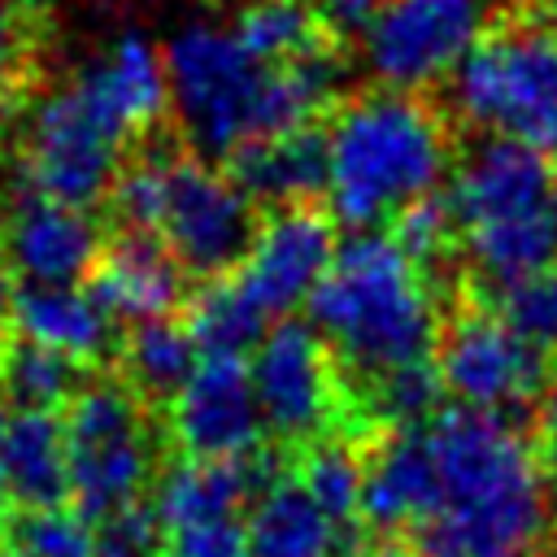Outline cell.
I'll return each instance as SVG.
<instances>
[{"instance_id": "obj_1", "label": "cell", "mask_w": 557, "mask_h": 557, "mask_svg": "<svg viewBox=\"0 0 557 557\" xmlns=\"http://www.w3.org/2000/svg\"><path fill=\"white\" fill-rule=\"evenodd\" d=\"M174 117L196 157H235L244 144L309 126L344 87V65L313 44L283 65L257 61L231 26L187 22L165 44Z\"/></svg>"}, {"instance_id": "obj_2", "label": "cell", "mask_w": 557, "mask_h": 557, "mask_svg": "<svg viewBox=\"0 0 557 557\" xmlns=\"http://www.w3.org/2000/svg\"><path fill=\"white\" fill-rule=\"evenodd\" d=\"M440 466V509L413 531L418 557H535L548 531V487L531 440L509 413L444 409L426 422Z\"/></svg>"}, {"instance_id": "obj_3", "label": "cell", "mask_w": 557, "mask_h": 557, "mask_svg": "<svg viewBox=\"0 0 557 557\" xmlns=\"http://www.w3.org/2000/svg\"><path fill=\"white\" fill-rule=\"evenodd\" d=\"M309 326L366 379L426 361L440 339L426 265L387 231H352L309 296Z\"/></svg>"}, {"instance_id": "obj_4", "label": "cell", "mask_w": 557, "mask_h": 557, "mask_svg": "<svg viewBox=\"0 0 557 557\" xmlns=\"http://www.w3.org/2000/svg\"><path fill=\"white\" fill-rule=\"evenodd\" d=\"M444 170V117L409 91H366L326 126V200L352 231H374L435 196Z\"/></svg>"}, {"instance_id": "obj_5", "label": "cell", "mask_w": 557, "mask_h": 557, "mask_svg": "<svg viewBox=\"0 0 557 557\" xmlns=\"http://www.w3.org/2000/svg\"><path fill=\"white\" fill-rule=\"evenodd\" d=\"M470 265L509 287L557 265V165L544 148L487 135L453 170L444 196Z\"/></svg>"}, {"instance_id": "obj_6", "label": "cell", "mask_w": 557, "mask_h": 557, "mask_svg": "<svg viewBox=\"0 0 557 557\" xmlns=\"http://www.w3.org/2000/svg\"><path fill=\"white\" fill-rule=\"evenodd\" d=\"M131 135L135 126L83 65L65 87L48 91L30 109L22 144V187L87 209L113 191Z\"/></svg>"}, {"instance_id": "obj_7", "label": "cell", "mask_w": 557, "mask_h": 557, "mask_svg": "<svg viewBox=\"0 0 557 557\" xmlns=\"http://www.w3.org/2000/svg\"><path fill=\"white\" fill-rule=\"evenodd\" d=\"M448 100L470 126L557 152V39L535 26L487 30L448 74Z\"/></svg>"}, {"instance_id": "obj_8", "label": "cell", "mask_w": 557, "mask_h": 557, "mask_svg": "<svg viewBox=\"0 0 557 557\" xmlns=\"http://www.w3.org/2000/svg\"><path fill=\"white\" fill-rule=\"evenodd\" d=\"M65 466L70 496L78 513L104 522L131 505L152 483L157 444L144 418V396L131 383H87L65 413Z\"/></svg>"}, {"instance_id": "obj_9", "label": "cell", "mask_w": 557, "mask_h": 557, "mask_svg": "<svg viewBox=\"0 0 557 557\" xmlns=\"http://www.w3.org/2000/svg\"><path fill=\"white\" fill-rule=\"evenodd\" d=\"M270 479H278V466L257 453L235 461H174L152 492L161 557H248L244 505Z\"/></svg>"}, {"instance_id": "obj_10", "label": "cell", "mask_w": 557, "mask_h": 557, "mask_svg": "<svg viewBox=\"0 0 557 557\" xmlns=\"http://www.w3.org/2000/svg\"><path fill=\"white\" fill-rule=\"evenodd\" d=\"M157 235L187 274L222 278L252 248V196L205 157H170Z\"/></svg>"}, {"instance_id": "obj_11", "label": "cell", "mask_w": 557, "mask_h": 557, "mask_svg": "<svg viewBox=\"0 0 557 557\" xmlns=\"http://www.w3.org/2000/svg\"><path fill=\"white\" fill-rule=\"evenodd\" d=\"M487 13L492 0H383L361 61L392 91L440 83L487 35Z\"/></svg>"}, {"instance_id": "obj_12", "label": "cell", "mask_w": 557, "mask_h": 557, "mask_svg": "<svg viewBox=\"0 0 557 557\" xmlns=\"http://www.w3.org/2000/svg\"><path fill=\"white\" fill-rule=\"evenodd\" d=\"M435 370L444 392L483 413H513L548 387L544 352L522 339L500 313L483 309H466L448 322V331L440 335Z\"/></svg>"}, {"instance_id": "obj_13", "label": "cell", "mask_w": 557, "mask_h": 557, "mask_svg": "<svg viewBox=\"0 0 557 557\" xmlns=\"http://www.w3.org/2000/svg\"><path fill=\"white\" fill-rule=\"evenodd\" d=\"M326 339L309 322H274L252 348V392L270 435L309 444L335 422L339 383Z\"/></svg>"}, {"instance_id": "obj_14", "label": "cell", "mask_w": 557, "mask_h": 557, "mask_svg": "<svg viewBox=\"0 0 557 557\" xmlns=\"http://www.w3.org/2000/svg\"><path fill=\"white\" fill-rule=\"evenodd\" d=\"M261 409L244 357L205 352L191 379L170 396V435L196 461L252 457L261 444Z\"/></svg>"}, {"instance_id": "obj_15", "label": "cell", "mask_w": 557, "mask_h": 557, "mask_svg": "<svg viewBox=\"0 0 557 557\" xmlns=\"http://www.w3.org/2000/svg\"><path fill=\"white\" fill-rule=\"evenodd\" d=\"M335 248H339L335 231L318 209L287 205V209H274L257 226L252 248L239 261L235 278L274 318L296 305H309L313 287L326 278V270L335 261Z\"/></svg>"}, {"instance_id": "obj_16", "label": "cell", "mask_w": 557, "mask_h": 557, "mask_svg": "<svg viewBox=\"0 0 557 557\" xmlns=\"http://www.w3.org/2000/svg\"><path fill=\"white\" fill-rule=\"evenodd\" d=\"M100 252V226L87 209L35 196L26 187L17 191L4 226V261L22 283L70 287L96 270Z\"/></svg>"}, {"instance_id": "obj_17", "label": "cell", "mask_w": 557, "mask_h": 557, "mask_svg": "<svg viewBox=\"0 0 557 557\" xmlns=\"http://www.w3.org/2000/svg\"><path fill=\"white\" fill-rule=\"evenodd\" d=\"M435 509H440V466L426 426L387 431L366 461L361 518L383 531H418Z\"/></svg>"}, {"instance_id": "obj_18", "label": "cell", "mask_w": 557, "mask_h": 557, "mask_svg": "<svg viewBox=\"0 0 557 557\" xmlns=\"http://www.w3.org/2000/svg\"><path fill=\"white\" fill-rule=\"evenodd\" d=\"M183 265L174 252L161 244V235L148 231H122L96 261L91 270V292L96 300L117 318V322H152L170 318L174 305L183 300Z\"/></svg>"}, {"instance_id": "obj_19", "label": "cell", "mask_w": 557, "mask_h": 557, "mask_svg": "<svg viewBox=\"0 0 557 557\" xmlns=\"http://www.w3.org/2000/svg\"><path fill=\"white\" fill-rule=\"evenodd\" d=\"M113 322L117 318L96 300V292H83L78 283H70V287L22 283L9 296L13 335L70 357L74 366L96 361L113 348Z\"/></svg>"}, {"instance_id": "obj_20", "label": "cell", "mask_w": 557, "mask_h": 557, "mask_svg": "<svg viewBox=\"0 0 557 557\" xmlns=\"http://www.w3.org/2000/svg\"><path fill=\"white\" fill-rule=\"evenodd\" d=\"M0 487L22 509H52L70 496L65 422L48 409L0 413Z\"/></svg>"}, {"instance_id": "obj_21", "label": "cell", "mask_w": 557, "mask_h": 557, "mask_svg": "<svg viewBox=\"0 0 557 557\" xmlns=\"http://www.w3.org/2000/svg\"><path fill=\"white\" fill-rule=\"evenodd\" d=\"M231 178L252 196V205H305L326 191V131L300 126L274 139L244 144L231 157Z\"/></svg>"}, {"instance_id": "obj_22", "label": "cell", "mask_w": 557, "mask_h": 557, "mask_svg": "<svg viewBox=\"0 0 557 557\" xmlns=\"http://www.w3.org/2000/svg\"><path fill=\"white\" fill-rule=\"evenodd\" d=\"M344 522H335L300 479H270L248 505V557H339Z\"/></svg>"}, {"instance_id": "obj_23", "label": "cell", "mask_w": 557, "mask_h": 557, "mask_svg": "<svg viewBox=\"0 0 557 557\" xmlns=\"http://www.w3.org/2000/svg\"><path fill=\"white\" fill-rule=\"evenodd\" d=\"M87 70L135 131H148L161 117V109L170 104L165 52H157V44L139 30H126L109 52L87 61Z\"/></svg>"}, {"instance_id": "obj_24", "label": "cell", "mask_w": 557, "mask_h": 557, "mask_svg": "<svg viewBox=\"0 0 557 557\" xmlns=\"http://www.w3.org/2000/svg\"><path fill=\"white\" fill-rule=\"evenodd\" d=\"M200 344L191 339L187 322L174 318H152V322H135L122 339V370L126 383L148 400V396H174L191 370L200 366Z\"/></svg>"}, {"instance_id": "obj_25", "label": "cell", "mask_w": 557, "mask_h": 557, "mask_svg": "<svg viewBox=\"0 0 557 557\" xmlns=\"http://www.w3.org/2000/svg\"><path fill=\"white\" fill-rule=\"evenodd\" d=\"M187 331L200 344V352H218V357H244L248 348H257L270 331V313L239 287V278H209L200 287V296L191 300L187 313Z\"/></svg>"}, {"instance_id": "obj_26", "label": "cell", "mask_w": 557, "mask_h": 557, "mask_svg": "<svg viewBox=\"0 0 557 557\" xmlns=\"http://www.w3.org/2000/svg\"><path fill=\"white\" fill-rule=\"evenodd\" d=\"M0 387L13 400V409H57L78 396V366L52 348H39L30 339H17L0 348Z\"/></svg>"}, {"instance_id": "obj_27", "label": "cell", "mask_w": 557, "mask_h": 557, "mask_svg": "<svg viewBox=\"0 0 557 557\" xmlns=\"http://www.w3.org/2000/svg\"><path fill=\"white\" fill-rule=\"evenodd\" d=\"M231 30L265 65H283L318 44V17L305 0H248Z\"/></svg>"}, {"instance_id": "obj_28", "label": "cell", "mask_w": 557, "mask_h": 557, "mask_svg": "<svg viewBox=\"0 0 557 557\" xmlns=\"http://www.w3.org/2000/svg\"><path fill=\"white\" fill-rule=\"evenodd\" d=\"M440 396H444L440 370L431 361H413V366L370 379L366 409L387 431H405V426H426L440 413Z\"/></svg>"}, {"instance_id": "obj_29", "label": "cell", "mask_w": 557, "mask_h": 557, "mask_svg": "<svg viewBox=\"0 0 557 557\" xmlns=\"http://www.w3.org/2000/svg\"><path fill=\"white\" fill-rule=\"evenodd\" d=\"M300 487L335 518V522H352L361 513V487H366V466L357 457L352 444L344 440H322L309 444L305 461H300Z\"/></svg>"}, {"instance_id": "obj_30", "label": "cell", "mask_w": 557, "mask_h": 557, "mask_svg": "<svg viewBox=\"0 0 557 557\" xmlns=\"http://www.w3.org/2000/svg\"><path fill=\"white\" fill-rule=\"evenodd\" d=\"M17 553L26 557H100L96 522L78 509H26L13 527Z\"/></svg>"}, {"instance_id": "obj_31", "label": "cell", "mask_w": 557, "mask_h": 557, "mask_svg": "<svg viewBox=\"0 0 557 557\" xmlns=\"http://www.w3.org/2000/svg\"><path fill=\"white\" fill-rule=\"evenodd\" d=\"M500 318L544 357H557V265L500 287Z\"/></svg>"}, {"instance_id": "obj_32", "label": "cell", "mask_w": 557, "mask_h": 557, "mask_svg": "<svg viewBox=\"0 0 557 557\" xmlns=\"http://www.w3.org/2000/svg\"><path fill=\"white\" fill-rule=\"evenodd\" d=\"M165 165H170V157L165 152H152V157L131 161L117 174V183L109 191V205H113V218L122 222V231H148V235H157L161 196H165Z\"/></svg>"}, {"instance_id": "obj_33", "label": "cell", "mask_w": 557, "mask_h": 557, "mask_svg": "<svg viewBox=\"0 0 557 557\" xmlns=\"http://www.w3.org/2000/svg\"><path fill=\"white\" fill-rule=\"evenodd\" d=\"M453 235H457V222H453L448 200H440V196H426V200L409 205V209L396 218V239L405 244V252H409L418 265L440 261V257L448 252Z\"/></svg>"}, {"instance_id": "obj_34", "label": "cell", "mask_w": 557, "mask_h": 557, "mask_svg": "<svg viewBox=\"0 0 557 557\" xmlns=\"http://www.w3.org/2000/svg\"><path fill=\"white\" fill-rule=\"evenodd\" d=\"M96 535H100V557H152V548L161 540L157 518L144 505H131V509L104 518L96 527Z\"/></svg>"}, {"instance_id": "obj_35", "label": "cell", "mask_w": 557, "mask_h": 557, "mask_svg": "<svg viewBox=\"0 0 557 557\" xmlns=\"http://www.w3.org/2000/svg\"><path fill=\"white\" fill-rule=\"evenodd\" d=\"M309 9H313L318 26L331 39H366V30L374 26L383 0H313Z\"/></svg>"}, {"instance_id": "obj_36", "label": "cell", "mask_w": 557, "mask_h": 557, "mask_svg": "<svg viewBox=\"0 0 557 557\" xmlns=\"http://www.w3.org/2000/svg\"><path fill=\"white\" fill-rule=\"evenodd\" d=\"M26 48H30V4L0 0V70L13 65Z\"/></svg>"}, {"instance_id": "obj_37", "label": "cell", "mask_w": 557, "mask_h": 557, "mask_svg": "<svg viewBox=\"0 0 557 557\" xmlns=\"http://www.w3.org/2000/svg\"><path fill=\"white\" fill-rule=\"evenodd\" d=\"M540 413H544V426L557 435V374H553L548 387H544V405H540Z\"/></svg>"}, {"instance_id": "obj_38", "label": "cell", "mask_w": 557, "mask_h": 557, "mask_svg": "<svg viewBox=\"0 0 557 557\" xmlns=\"http://www.w3.org/2000/svg\"><path fill=\"white\" fill-rule=\"evenodd\" d=\"M544 487H548V505H557V440L544 457Z\"/></svg>"}, {"instance_id": "obj_39", "label": "cell", "mask_w": 557, "mask_h": 557, "mask_svg": "<svg viewBox=\"0 0 557 557\" xmlns=\"http://www.w3.org/2000/svg\"><path fill=\"white\" fill-rule=\"evenodd\" d=\"M352 557H418V548H405V544H374V548L352 553Z\"/></svg>"}, {"instance_id": "obj_40", "label": "cell", "mask_w": 557, "mask_h": 557, "mask_svg": "<svg viewBox=\"0 0 557 557\" xmlns=\"http://www.w3.org/2000/svg\"><path fill=\"white\" fill-rule=\"evenodd\" d=\"M4 265H9V261H4V235H0V326H4V318H9V296H13V292H9V274H4Z\"/></svg>"}, {"instance_id": "obj_41", "label": "cell", "mask_w": 557, "mask_h": 557, "mask_svg": "<svg viewBox=\"0 0 557 557\" xmlns=\"http://www.w3.org/2000/svg\"><path fill=\"white\" fill-rule=\"evenodd\" d=\"M4 522H9V518H4V496H0V531H4Z\"/></svg>"}, {"instance_id": "obj_42", "label": "cell", "mask_w": 557, "mask_h": 557, "mask_svg": "<svg viewBox=\"0 0 557 557\" xmlns=\"http://www.w3.org/2000/svg\"><path fill=\"white\" fill-rule=\"evenodd\" d=\"M505 4H518L522 9V4H535V0H505Z\"/></svg>"}, {"instance_id": "obj_43", "label": "cell", "mask_w": 557, "mask_h": 557, "mask_svg": "<svg viewBox=\"0 0 557 557\" xmlns=\"http://www.w3.org/2000/svg\"><path fill=\"white\" fill-rule=\"evenodd\" d=\"M0 557H26V553H17V548H13V553H0Z\"/></svg>"}, {"instance_id": "obj_44", "label": "cell", "mask_w": 557, "mask_h": 557, "mask_svg": "<svg viewBox=\"0 0 557 557\" xmlns=\"http://www.w3.org/2000/svg\"><path fill=\"white\" fill-rule=\"evenodd\" d=\"M553 39H557V9H553Z\"/></svg>"}, {"instance_id": "obj_45", "label": "cell", "mask_w": 557, "mask_h": 557, "mask_svg": "<svg viewBox=\"0 0 557 557\" xmlns=\"http://www.w3.org/2000/svg\"><path fill=\"white\" fill-rule=\"evenodd\" d=\"M0 109H4V83H0Z\"/></svg>"}, {"instance_id": "obj_46", "label": "cell", "mask_w": 557, "mask_h": 557, "mask_svg": "<svg viewBox=\"0 0 557 557\" xmlns=\"http://www.w3.org/2000/svg\"><path fill=\"white\" fill-rule=\"evenodd\" d=\"M0 496H4V487H0Z\"/></svg>"}]
</instances>
